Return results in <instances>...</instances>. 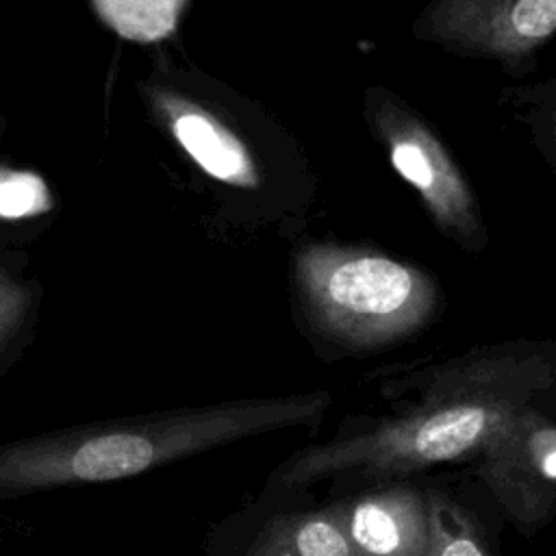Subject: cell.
I'll return each mask as SVG.
<instances>
[{
	"instance_id": "cell-10",
	"label": "cell",
	"mask_w": 556,
	"mask_h": 556,
	"mask_svg": "<svg viewBox=\"0 0 556 556\" xmlns=\"http://www.w3.org/2000/svg\"><path fill=\"white\" fill-rule=\"evenodd\" d=\"M495 106L523 128L528 143L556 174V74L536 83H513L497 91Z\"/></svg>"
},
{
	"instance_id": "cell-11",
	"label": "cell",
	"mask_w": 556,
	"mask_h": 556,
	"mask_svg": "<svg viewBox=\"0 0 556 556\" xmlns=\"http://www.w3.org/2000/svg\"><path fill=\"white\" fill-rule=\"evenodd\" d=\"M98 13L126 39L156 41L178 22L182 0H93Z\"/></svg>"
},
{
	"instance_id": "cell-3",
	"label": "cell",
	"mask_w": 556,
	"mask_h": 556,
	"mask_svg": "<svg viewBox=\"0 0 556 556\" xmlns=\"http://www.w3.org/2000/svg\"><path fill=\"white\" fill-rule=\"evenodd\" d=\"M293 274L313 326L348 348L400 341L437 308L428 271L376 250L313 243L298 252Z\"/></svg>"
},
{
	"instance_id": "cell-7",
	"label": "cell",
	"mask_w": 556,
	"mask_h": 556,
	"mask_svg": "<svg viewBox=\"0 0 556 556\" xmlns=\"http://www.w3.org/2000/svg\"><path fill=\"white\" fill-rule=\"evenodd\" d=\"M354 556H424L428 497L408 486L365 493L337 508Z\"/></svg>"
},
{
	"instance_id": "cell-5",
	"label": "cell",
	"mask_w": 556,
	"mask_h": 556,
	"mask_svg": "<svg viewBox=\"0 0 556 556\" xmlns=\"http://www.w3.org/2000/svg\"><path fill=\"white\" fill-rule=\"evenodd\" d=\"M410 37L456 59L493 63L519 83L539 70L556 37V0H428Z\"/></svg>"
},
{
	"instance_id": "cell-14",
	"label": "cell",
	"mask_w": 556,
	"mask_h": 556,
	"mask_svg": "<svg viewBox=\"0 0 556 556\" xmlns=\"http://www.w3.org/2000/svg\"><path fill=\"white\" fill-rule=\"evenodd\" d=\"M28 304H30L28 289L0 269V348L22 326Z\"/></svg>"
},
{
	"instance_id": "cell-13",
	"label": "cell",
	"mask_w": 556,
	"mask_h": 556,
	"mask_svg": "<svg viewBox=\"0 0 556 556\" xmlns=\"http://www.w3.org/2000/svg\"><path fill=\"white\" fill-rule=\"evenodd\" d=\"M52 206L46 180L33 172L0 167V217L22 219L35 217Z\"/></svg>"
},
{
	"instance_id": "cell-9",
	"label": "cell",
	"mask_w": 556,
	"mask_h": 556,
	"mask_svg": "<svg viewBox=\"0 0 556 556\" xmlns=\"http://www.w3.org/2000/svg\"><path fill=\"white\" fill-rule=\"evenodd\" d=\"M248 556H354V549L337 508H330L271 519Z\"/></svg>"
},
{
	"instance_id": "cell-2",
	"label": "cell",
	"mask_w": 556,
	"mask_h": 556,
	"mask_svg": "<svg viewBox=\"0 0 556 556\" xmlns=\"http://www.w3.org/2000/svg\"><path fill=\"white\" fill-rule=\"evenodd\" d=\"M554 380V363L539 354L465 361L432 378L424 402L406 415L295 454L278 482L298 486L354 467L395 473L460 460Z\"/></svg>"
},
{
	"instance_id": "cell-1",
	"label": "cell",
	"mask_w": 556,
	"mask_h": 556,
	"mask_svg": "<svg viewBox=\"0 0 556 556\" xmlns=\"http://www.w3.org/2000/svg\"><path fill=\"white\" fill-rule=\"evenodd\" d=\"M326 393L237 400L87 424L0 445V497L109 482L248 434L295 426L328 406Z\"/></svg>"
},
{
	"instance_id": "cell-4",
	"label": "cell",
	"mask_w": 556,
	"mask_h": 556,
	"mask_svg": "<svg viewBox=\"0 0 556 556\" xmlns=\"http://www.w3.org/2000/svg\"><path fill=\"white\" fill-rule=\"evenodd\" d=\"M365 122L432 224L463 250L480 252L489 235L478 195L437 124L387 85L365 91Z\"/></svg>"
},
{
	"instance_id": "cell-6",
	"label": "cell",
	"mask_w": 556,
	"mask_h": 556,
	"mask_svg": "<svg viewBox=\"0 0 556 556\" xmlns=\"http://www.w3.org/2000/svg\"><path fill=\"white\" fill-rule=\"evenodd\" d=\"M480 476L523 530L556 513V424L523 406L480 450Z\"/></svg>"
},
{
	"instance_id": "cell-12",
	"label": "cell",
	"mask_w": 556,
	"mask_h": 556,
	"mask_svg": "<svg viewBox=\"0 0 556 556\" xmlns=\"http://www.w3.org/2000/svg\"><path fill=\"white\" fill-rule=\"evenodd\" d=\"M430 539L424 556H491L478 528L441 493L428 495Z\"/></svg>"
},
{
	"instance_id": "cell-8",
	"label": "cell",
	"mask_w": 556,
	"mask_h": 556,
	"mask_svg": "<svg viewBox=\"0 0 556 556\" xmlns=\"http://www.w3.org/2000/svg\"><path fill=\"white\" fill-rule=\"evenodd\" d=\"M156 102L180 148L208 176L237 187H254L258 182L252 154L217 117L178 96L161 93Z\"/></svg>"
}]
</instances>
